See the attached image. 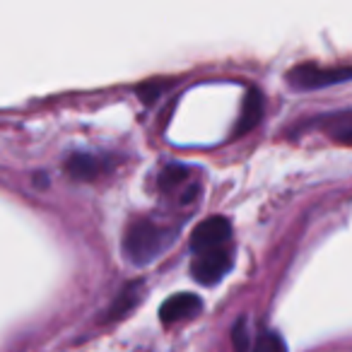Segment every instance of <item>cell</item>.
Instances as JSON below:
<instances>
[{"instance_id": "obj_1", "label": "cell", "mask_w": 352, "mask_h": 352, "mask_svg": "<svg viewBox=\"0 0 352 352\" xmlns=\"http://www.w3.org/2000/svg\"><path fill=\"white\" fill-rule=\"evenodd\" d=\"M174 236L176 230H171V227L160 225L150 217H135L123 232V256L133 265H147L169 249Z\"/></svg>"}, {"instance_id": "obj_2", "label": "cell", "mask_w": 352, "mask_h": 352, "mask_svg": "<svg viewBox=\"0 0 352 352\" xmlns=\"http://www.w3.org/2000/svg\"><path fill=\"white\" fill-rule=\"evenodd\" d=\"M352 80V65H316V63H302L287 73V85L299 92L307 89H321L331 85H340Z\"/></svg>"}, {"instance_id": "obj_3", "label": "cell", "mask_w": 352, "mask_h": 352, "mask_svg": "<svg viewBox=\"0 0 352 352\" xmlns=\"http://www.w3.org/2000/svg\"><path fill=\"white\" fill-rule=\"evenodd\" d=\"M230 270H232V254L227 246L196 254V261L191 265V275L201 285H217Z\"/></svg>"}, {"instance_id": "obj_4", "label": "cell", "mask_w": 352, "mask_h": 352, "mask_svg": "<svg viewBox=\"0 0 352 352\" xmlns=\"http://www.w3.org/2000/svg\"><path fill=\"white\" fill-rule=\"evenodd\" d=\"M232 239V225L225 217H208L201 225L193 230L191 234V249L196 254L203 251H212V249H222L227 246Z\"/></svg>"}, {"instance_id": "obj_5", "label": "cell", "mask_w": 352, "mask_h": 352, "mask_svg": "<svg viewBox=\"0 0 352 352\" xmlns=\"http://www.w3.org/2000/svg\"><path fill=\"white\" fill-rule=\"evenodd\" d=\"M203 309L201 297L191 292H179L174 297H169L160 309V318L164 323H176V321H186V318L196 316Z\"/></svg>"}, {"instance_id": "obj_6", "label": "cell", "mask_w": 352, "mask_h": 352, "mask_svg": "<svg viewBox=\"0 0 352 352\" xmlns=\"http://www.w3.org/2000/svg\"><path fill=\"white\" fill-rule=\"evenodd\" d=\"M261 116H263V94L256 87L246 89L244 104H241V116L234 126V138H241L249 131H254V128L258 126Z\"/></svg>"}, {"instance_id": "obj_7", "label": "cell", "mask_w": 352, "mask_h": 352, "mask_svg": "<svg viewBox=\"0 0 352 352\" xmlns=\"http://www.w3.org/2000/svg\"><path fill=\"white\" fill-rule=\"evenodd\" d=\"M65 171H68V176H73L75 182H92V179L107 171V164H104L102 157L78 152L65 162Z\"/></svg>"}, {"instance_id": "obj_8", "label": "cell", "mask_w": 352, "mask_h": 352, "mask_svg": "<svg viewBox=\"0 0 352 352\" xmlns=\"http://www.w3.org/2000/svg\"><path fill=\"white\" fill-rule=\"evenodd\" d=\"M321 126L331 140L352 147V111H338L321 118Z\"/></svg>"}, {"instance_id": "obj_9", "label": "cell", "mask_w": 352, "mask_h": 352, "mask_svg": "<svg viewBox=\"0 0 352 352\" xmlns=\"http://www.w3.org/2000/svg\"><path fill=\"white\" fill-rule=\"evenodd\" d=\"M186 174L188 171L184 169V166H166L160 176V188L162 191H174V188H179L184 184Z\"/></svg>"}, {"instance_id": "obj_10", "label": "cell", "mask_w": 352, "mask_h": 352, "mask_svg": "<svg viewBox=\"0 0 352 352\" xmlns=\"http://www.w3.org/2000/svg\"><path fill=\"white\" fill-rule=\"evenodd\" d=\"M254 352H287V345H285V340L278 333H263L256 340Z\"/></svg>"}, {"instance_id": "obj_11", "label": "cell", "mask_w": 352, "mask_h": 352, "mask_svg": "<svg viewBox=\"0 0 352 352\" xmlns=\"http://www.w3.org/2000/svg\"><path fill=\"white\" fill-rule=\"evenodd\" d=\"M135 287H138V285H128V287L123 289V294L116 299V304H113L111 316H121V314H126L128 309H131L133 304L138 302V299H135Z\"/></svg>"}, {"instance_id": "obj_12", "label": "cell", "mask_w": 352, "mask_h": 352, "mask_svg": "<svg viewBox=\"0 0 352 352\" xmlns=\"http://www.w3.org/2000/svg\"><path fill=\"white\" fill-rule=\"evenodd\" d=\"M244 326H246V323H244V318H241V321L234 326V331H232L236 352H246V331H244Z\"/></svg>"}]
</instances>
